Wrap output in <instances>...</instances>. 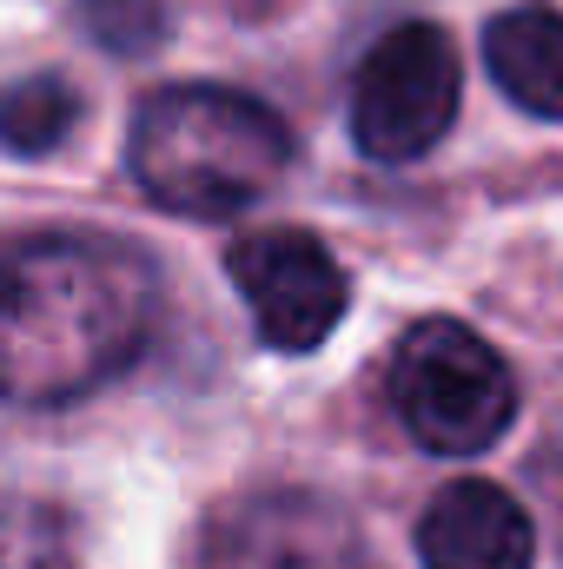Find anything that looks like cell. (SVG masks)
Listing matches in <instances>:
<instances>
[{
    "mask_svg": "<svg viewBox=\"0 0 563 569\" xmlns=\"http://www.w3.org/2000/svg\"><path fill=\"white\" fill-rule=\"evenodd\" d=\"M392 411L437 457H477L517 418V378L457 318H424L392 351Z\"/></svg>",
    "mask_w": 563,
    "mask_h": 569,
    "instance_id": "3957f363",
    "label": "cell"
},
{
    "mask_svg": "<svg viewBox=\"0 0 563 569\" xmlns=\"http://www.w3.org/2000/svg\"><path fill=\"white\" fill-rule=\"evenodd\" d=\"M0 569H73L60 517L33 503H0Z\"/></svg>",
    "mask_w": 563,
    "mask_h": 569,
    "instance_id": "30bf717a",
    "label": "cell"
},
{
    "mask_svg": "<svg viewBox=\"0 0 563 569\" xmlns=\"http://www.w3.org/2000/svg\"><path fill=\"white\" fill-rule=\"evenodd\" d=\"M226 569H358L352 543L318 510H266L246 537H233Z\"/></svg>",
    "mask_w": 563,
    "mask_h": 569,
    "instance_id": "ba28073f",
    "label": "cell"
},
{
    "mask_svg": "<svg viewBox=\"0 0 563 569\" xmlns=\"http://www.w3.org/2000/svg\"><path fill=\"white\" fill-rule=\"evenodd\" d=\"M226 272L239 284V298L253 305V331L273 351H318L345 305H352V279L332 259V246L305 226H259L246 239H233Z\"/></svg>",
    "mask_w": 563,
    "mask_h": 569,
    "instance_id": "5b68a950",
    "label": "cell"
},
{
    "mask_svg": "<svg viewBox=\"0 0 563 569\" xmlns=\"http://www.w3.org/2000/svg\"><path fill=\"white\" fill-rule=\"evenodd\" d=\"M484 67L497 93L531 113L563 120V13L557 7H511L484 27Z\"/></svg>",
    "mask_w": 563,
    "mask_h": 569,
    "instance_id": "52a82bcc",
    "label": "cell"
},
{
    "mask_svg": "<svg viewBox=\"0 0 563 569\" xmlns=\"http://www.w3.org/2000/svg\"><path fill=\"white\" fill-rule=\"evenodd\" d=\"M80 127V93L53 73H33V80H13L0 87V146L7 152H53Z\"/></svg>",
    "mask_w": 563,
    "mask_h": 569,
    "instance_id": "9c48e42d",
    "label": "cell"
},
{
    "mask_svg": "<svg viewBox=\"0 0 563 569\" xmlns=\"http://www.w3.org/2000/svg\"><path fill=\"white\" fill-rule=\"evenodd\" d=\"M464 93V67L444 27L405 20L392 27L352 80V140L378 166H412L451 133Z\"/></svg>",
    "mask_w": 563,
    "mask_h": 569,
    "instance_id": "277c9868",
    "label": "cell"
},
{
    "mask_svg": "<svg viewBox=\"0 0 563 569\" xmlns=\"http://www.w3.org/2000/svg\"><path fill=\"white\" fill-rule=\"evenodd\" d=\"M418 563L424 569H531L537 530L524 503L504 483L457 477L444 483L418 517Z\"/></svg>",
    "mask_w": 563,
    "mask_h": 569,
    "instance_id": "8992f818",
    "label": "cell"
},
{
    "mask_svg": "<svg viewBox=\"0 0 563 569\" xmlns=\"http://www.w3.org/2000/svg\"><path fill=\"white\" fill-rule=\"evenodd\" d=\"M127 166L146 199L186 219L259 206L292 166V127L239 87L179 80L146 93L127 127Z\"/></svg>",
    "mask_w": 563,
    "mask_h": 569,
    "instance_id": "7a4b0ae2",
    "label": "cell"
},
{
    "mask_svg": "<svg viewBox=\"0 0 563 569\" xmlns=\"http://www.w3.org/2000/svg\"><path fill=\"white\" fill-rule=\"evenodd\" d=\"M152 325V279L100 239H20L0 252V398L73 405L120 378Z\"/></svg>",
    "mask_w": 563,
    "mask_h": 569,
    "instance_id": "6da1fadb",
    "label": "cell"
}]
</instances>
